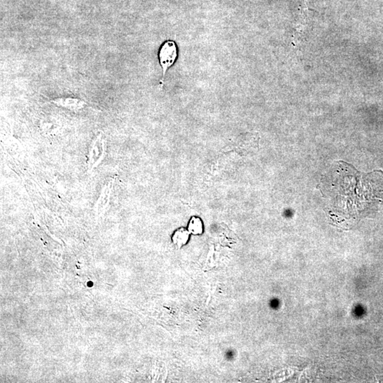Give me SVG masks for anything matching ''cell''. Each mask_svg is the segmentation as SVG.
<instances>
[{"label":"cell","instance_id":"cell-1","mask_svg":"<svg viewBox=\"0 0 383 383\" xmlns=\"http://www.w3.org/2000/svg\"><path fill=\"white\" fill-rule=\"evenodd\" d=\"M179 56V49L176 41L166 40L160 46L158 58L159 64L162 69V78L160 80V87L163 89L165 84V78L168 70L176 64L177 60Z\"/></svg>","mask_w":383,"mask_h":383},{"label":"cell","instance_id":"cell-2","mask_svg":"<svg viewBox=\"0 0 383 383\" xmlns=\"http://www.w3.org/2000/svg\"><path fill=\"white\" fill-rule=\"evenodd\" d=\"M106 150V141L104 134L99 131L92 140L89 148L87 166L89 170L92 171L97 167L104 159Z\"/></svg>","mask_w":383,"mask_h":383},{"label":"cell","instance_id":"cell-3","mask_svg":"<svg viewBox=\"0 0 383 383\" xmlns=\"http://www.w3.org/2000/svg\"><path fill=\"white\" fill-rule=\"evenodd\" d=\"M50 102L58 106L74 112L85 109L88 104L84 99L74 97H59L51 99Z\"/></svg>","mask_w":383,"mask_h":383},{"label":"cell","instance_id":"cell-4","mask_svg":"<svg viewBox=\"0 0 383 383\" xmlns=\"http://www.w3.org/2000/svg\"><path fill=\"white\" fill-rule=\"evenodd\" d=\"M114 182V180H111L110 181L106 183V185H104V188L102 189L100 195H99V199H98L95 206H94V210L98 212H102L108 205L109 200H110L111 190H112Z\"/></svg>","mask_w":383,"mask_h":383},{"label":"cell","instance_id":"cell-5","mask_svg":"<svg viewBox=\"0 0 383 383\" xmlns=\"http://www.w3.org/2000/svg\"><path fill=\"white\" fill-rule=\"evenodd\" d=\"M189 237H190V232L184 228H180L175 232L172 237V239H173V242L175 244L178 245L179 248H181L182 246L188 243Z\"/></svg>","mask_w":383,"mask_h":383},{"label":"cell","instance_id":"cell-6","mask_svg":"<svg viewBox=\"0 0 383 383\" xmlns=\"http://www.w3.org/2000/svg\"><path fill=\"white\" fill-rule=\"evenodd\" d=\"M189 232L194 235H200L203 233V224L200 219L192 217L188 225Z\"/></svg>","mask_w":383,"mask_h":383},{"label":"cell","instance_id":"cell-7","mask_svg":"<svg viewBox=\"0 0 383 383\" xmlns=\"http://www.w3.org/2000/svg\"><path fill=\"white\" fill-rule=\"evenodd\" d=\"M87 286L88 287L93 286V283H92V282H89V283H87Z\"/></svg>","mask_w":383,"mask_h":383}]
</instances>
